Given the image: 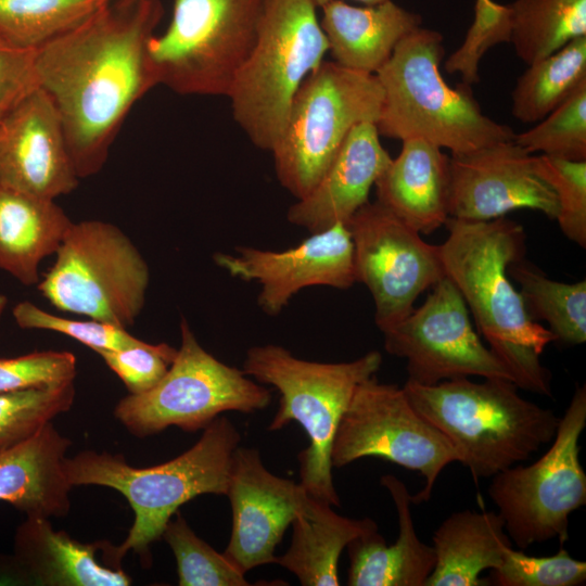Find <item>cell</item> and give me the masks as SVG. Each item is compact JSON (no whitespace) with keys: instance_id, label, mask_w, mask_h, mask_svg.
Returning <instances> with one entry per match:
<instances>
[{"instance_id":"obj_11","label":"cell","mask_w":586,"mask_h":586,"mask_svg":"<svg viewBox=\"0 0 586 586\" xmlns=\"http://www.w3.org/2000/svg\"><path fill=\"white\" fill-rule=\"evenodd\" d=\"M180 333V347L161 381L145 393L127 395L115 407L116 419L132 435H155L169 426L195 432L222 412L251 413L270 404V391L206 352L184 318Z\"/></svg>"},{"instance_id":"obj_9","label":"cell","mask_w":586,"mask_h":586,"mask_svg":"<svg viewBox=\"0 0 586 586\" xmlns=\"http://www.w3.org/2000/svg\"><path fill=\"white\" fill-rule=\"evenodd\" d=\"M265 0H174L148 44L155 85L182 95L227 97L257 37Z\"/></svg>"},{"instance_id":"obj_26","label":"cell","mask_w":586,"mask_h":586,"mask_svg":"<svg viewBox=\"0 0 586 586\" xmlns=\"http://www.w3.org/2000/svg\"><path fill=\"white\" fill-rule=\"evenodd\" d=\"M72 222L55 200L0 184V269L37 285L40 263L55 254Z\"/></svg>"},{"instance_id":"obj_10","label":"cell","mask_w":586,"mask_h":586,"mask_svg":"<svg viewBox=\"0 0 586 586\" xmlns=\"http://www.w3.org/2000/svg\"><path fill=\"white\" fill-rule=\"evenodd\" d=\"M149 267L130 239L102 220L72 222L37 289L55 308L123 328L141 313Z\"/></svg>"},{"instance_id":"obj_37","label":"cell","mask_w":586,"mask_h":586,"mask_svg":"<svg viewBox=\"0 0 586 586\" xmlns=\"http://www.w3.org/2000/svg\"><path fill=\"white\" fill-rule=\"evenodd\" d=\"M535 168L556 193L557 221L563 234L586 247V161L534 156Z\"/></svg>"},{"instance_id":"obj_38","label":"cell","mask_w":586,"mask_h":586,"mask_svg":"<svg viewBox=\"0 0 586 586\" xmlns=\"http://www.w3.org/2000/svg\"><path fill=\"white\" fill-rule=\"evenodd\" d=\"M511 20L509 5L493 0H476L474 20L462 43L445 60L449 74H460L466 85L480 81L479 65L494 46L510 42Z\"/></svg>"},{"instance_id":"obj_30","label":"cell","mask_w":586,"mask_h":586,"mask_svg":"<svg viewBox=\"0 0 586 586\" xmlns=\"http://www.w3.org/2000/svg\"><path fill=\"white\" fill-rule=\"evenodd\" d=\"M510 42L527 65L586 36V0H515Z\"/></svg>"},{"instance_id":"obj_8","label":"cell","mask_w":586,"mask_h":586,"mask_svg":"<svg viewBox=\"0 0 586 586\" xmlns=\"http://www.w3.org/2000/svg\"><path fill=\"white\" fill-rule=\"evenodd\" d=\"M383 90L374 74L323 61L298 88L270 151L281 186L296 200L319 182L348 132L378 122Z\"/></svg>"},{"instance_id":"obj_4","label":"cell","mask_w":586,"mask_h":586,"mask_svg":"<svg viewBox=\"0 0 586 586\" xmlns=\"http://www.w3.org/2000/svg\"><path fill=\"white\" fill-rule=\"evenodd\" d=\"M403 388L416 411L448 438L475 482L530 459L553 440L560 422L506 379L459 378L434 385L407 380Z\"/></svg>"},{"instance_id":"obj_35","label":"cell","mask_w":586,"mask_h":586,"mask_svg":"<svg viewBox=\"0 0 586 586\" xmlns=\"http://www.w3.org/2000/svg\"><path fill=\"white\" fill-rule=\"evenodd\" d=\"M75 394L74 382L0 393V449L26 440L58 415L69 410Z\"/></svg>"},{"instance_id":"obj_34","label":"cell","mask_w":586,"mask_h":586,"mask_svg":"<svg viewBox=\"0 0 586 586\" xmlns=\"http://www.w3.org/2000/svg\"><path fill=\"white\" fill-rule=\"evenodd\" d=\"M513 141L530 154L586 161V84Z\"/></svg>"},{"instance_id":"obj_6","label":"cell","mask_w":586,"mask_h":586,"mask_svg":"<svg viewBox=\"0 0 586 586\" xmlns=\"http://www.w3.org/2000/svg\"><path fill=\"white\" fill-rule=\"evenodd\" d=\"M382 355L372 351L346 362L300 359L286 348L267 344L251 347L243 371L256 381L275 386L281 397L268 430L297 422L309 445L297 458L301 484L307 493L331 506H341L332 475L331 449L340 420L356 387L375 374Z\"/></svg>"},{"instance_id":"obj_1","label":"cell","mask_w":586,"mask_h":586,"mask_svg":"<svg viewBox=\"0 0 586 586\" xmlns=\"http://www.w3.org/2000/svg\"><path fill=\"white\" fill-rule=\"evenodd\" d=\"M163 15L161 0H111L36 51L38 86L80 179L103 168L132 106L156 86L148 44Z\"/></svg>"},{"instance_id":"obj_28","label":"cell","mask_w":586,"mask_h":586,"mask_svg":"<svg viewBox=\"0 0 586 586\" xmlns=\"http://www.w3.org/2000/svg\"><path fill=\"white\" fill-rule=\"evenodd\" d=\"M288 550L276 563L293 573L304 586H337L339 560L343 549L356 537L377 531L369 518L351 519L332 506L309 495L292 521Z\"/></svg>"},{"instance_id":"obj_5","label":"cell","mask_w":586,"mask_h":586,"mask_svg":"<svg viewBox=\"0 0 586 586\" xmlns=\"http://www.w3.org/2000/svg\"><path fill=\"white\" fill-rule=\"evenodd\" d=\"M442 34L418 27L396 46L374 74L383 90L380 136L423 139L451 154H466L513 140L514 131L486 116L469 85L449 87L440 64Z\"/></svg>"},{"instance_id":"obj_42","label":"cell","mask_w":586,"mask_h":586,"mask_svg":"<svg viewBox=\"0 0 586 586\" xmlns=\"http://www.w3.org/2000/svg\"><path fill=\"white\" fill-rule=\"evenodd\" d=\"M36 50L20 47L0 34V118L38 86Z\"/></svg>"},{"instance_id":"obj_3","label":"cell","mask_w":586,"mask_h":586,"mask_svg":"<svg viewBox=\"0 0 586 586\" xmlns=\"http://www.w3.org/2000/svg\"><path fill=\"white\" fill-rule=\"evenodd\" d=\"M240 442L235 425L219 416L191 448L154 467H131L120 455L94 450L66 457L65 472L72 486L114 488L133 511V523L119 546L102 542L105 563L118 568L130 550L146 561L150 545L162 538L166 524L183 504L200 495H226L232 456Z\"/></svg>"},{"instance_id":"obj_36","label":"cell","mask_w":586,"mask_h":586,"mask_svg":"<svg viewBox=\"0 0 586 586\" xmlns=\"http://www.w3.org/2000/svg\"><path fill=\"white\" fill-rule=\"evenodd\" d=\"M491 571V581L498 586H578L586 581V562L572 558L562 547L549 557L528 556L509 547Z\"/></svg>"},{"instance_id":"obj_33","label":"cell","mask_w":586,"mask_h":586,"mask_svg":"<svg viewBox=\"0 0 586 586\" xmlns=\"http://www.w3.org/2000/svg\"><path fill=\"white\" fill-rule=\"evenodd\" d=\"M166 524L162 538L169 545L177 562L180 586H249L245 573L224 553L201 539L177 511Z\"/></svg>"},{"instance_id":"obj_16","label":"cell","mask_w":586,"mask_h":586,"mask_svg":"<svg viewBox=\"0 0 586 586\" xmlns=\"http://www.w3.org/2000/svg\"><path fill=\"white\" fill-rule=\"evenodd\" d=\"M532 209L556 219L555 191L535 168L534 155L513 140L449 156V218L487 221Z\"/></svg>"},{"instance_id":"obj_27","label":"cell","mask_w":586,"mask_h":586,"mask_svg":"<svg viewBox=\"0 0 586 586\" xmlns=\"http://www.w3.org/2000/svg\"><path fill=\"white\" fill-rule=\"evenodd\" d=\"M435 566L424 586H481L485 570L499 565L512 547L495 511L462 510L448 515L432 537Z\"/></svg>"},{"instance_id":"obj_41","label":"cell","mask_w":586,"mask_h":586,"mask_svg":"<svg viewBox=\"0 0 586 586\" xmlns=\"http://www.w3.org/2000/svg\"><path fill=\"white\" fill-rule=\"evenodd\" d=\"M106 366L124 382L129 394H142L154 387L174 361L177 349L160 343L95 352Z\"/></svg>"},{"instance_id":"obj_25","label":"cell","mask_w":586,"mask_h":586,"mask_svg":"<svg viewBox=\"0 0 586 586\" xmlns=\"http://www.w3.org/2000/svg\"><path fill=\"white\" fill-rule=\"evenodd\" d=\"M321 10L320 26L333 62L366 74H375L399 41L421 25L419 14L392 0L365 7L331 0Z\"/></svg>"},{"instance_id":"obj_39","label":"cell","mask_w":586,"mask_h":586,"mask_svg":"<svg viewBox=\"0 0 586 586\" xmlns=\"http://www.w3.org/2000/svg\"><path fill=\"white\" fill-rule=\"evenodd\" d=\"M12 315L22 329L50 330L65 334L94 352L117 351L139 345L141 341L126 328L94 319L75 320L50 314L31 302L17 303Z\"/></svg>"},{"instance_id":"obj_21","label":"cell","mask_w":586,"mask_h":586,"mask_svg":"<svg viewBox=\"0 0 586 586\" xmlns=\"http://www.w3.org/2000/svg\"><path fill=\"white\" fill-rule=\"evenodd\" d=\"M71 444L48 422L26 440L0 449V500L26 518L66 515L73 487L65 472Z\"/></svg>"},{"instance_id":"obj_17","label":"cell","mask_w":586,"mask_h":586,"mask_svg":"<svg viewBox=\"0 0 586 586\" xmlns=\"http://www.w3.org/2000/svg\"><path fill=\"white\" fill-rule=\"evenodd\" d=\"M226 496L232 524L224 555L243 573L276 563V547L309 497L306 488L271 473L259 450L238 446Z\"/></svg>"},{"instance_id":"obj_43","label":"cell","mask_w":586,"mask_h":586,"mask_svg":"<svg viewBox=\"0 0 586 586\" xmlns=\"http://www.w3.org/2000/svg\"><path fill=\"white\" fill-rule=\"evenodd\" d=\"M311 1L316 8H321L323 4H326L327 2L331 0H311ZM356 1L365 3L366 5H372V4L384 2L386 0H356Z\"/></svg>"},{"instance_id":"obj_12","label":"cell","mask_w":586,"mask_h":586,"mask_svg":"<svg viewBox=\"0 0 586 586\" xmlns=\"http://www.w3.org/2000/svg\"><path fill=\"white\" fill-rule=\"evenodd\" d=\"M586 426V388L578 386L549 448L528 466H512L492 476L488 495L521 550L535 543L569 538L570 514L586 504V473L579 437Z\"/></svg>"},{"instance_id":"obj_23","label":"cell","mask_w":586,"mask_h":586,"mask_svg":"<svg viewBox=\"0 0 586 586\" xmlns=\"http://www.w3.org/2000/svg\"><path fill=\"white\" fill-rule=\"evenodd\" d=\"M402 142L374 184L377 201L417 232L430 234L449 218V156L423 139Z\"/></svg>"},{"instance_id":"obj_44","label":"cell","mask_w":586,"mask_h":586,"mask_svg":"<svg viewBox=\"0 0 586 586\" xmlns=\"http://www.w3.org/2000/svg\"><path fill=\"white\" fill-rule=\"evenodd\" d=\"M7 305H8V297L4 294L0 293V318L3 315L7 308Z\"/></svg>"},{"instance_id":"obj_14","label":"cell","mask_w":586,"mask_h":586,"mask_svg":"<svg viewBox=\"0 0 586 586\" xmlns=\"http://www.w3.org/2000/svg\"><path fill=\"white\" fill-rule=\"evenodd\" d=\"M356 282L374 302L381 332L412 310L421 293L445 277L438 245L426 243L379 201L362 205L347 221Z\"/></svg>"},{"instance_id":"obj_18","label":"cell","mask_w":586,"mask_h":586,"mask_svg":"<svg viewBox=\"0 0 586 586\" xmlns=\"http://www.w3.org/2000/svg\"><path fill=\"white\" fill-rule=\"evenodd\" d=\"M214 260L232 277L258 281V305L272 316L306 286L347 289L356 282L353 242L344 224L311 233L281 252L241 246L234 255L216 253Z\"/></svg>"},{"instance_id":"obj_15","label":"cell","mask_w":586,"mask_h":586,"mask_svg":"<svg viewBox=\"0 0 586 586\" xmlns=\"http://www.w3.org/2000/svg\"><path fill=\"white\" fill-rule=\"evenodd\" d=\"M382 333L385 351L406 360L408 381L434 385L481 377L513 382L506 366L481 341L461 293L446 276L432 286L421 306Z\"/></svg>"},{"instance_id":"obj_22","label":"cell","mask_w":586,"mask_h":586,"mask_svg":"<svg viewBox=\"0 0 586 586\" xmlns=\"http://www.w3.org/2000/svg\"><path fill=\"white\" fill-rule=\"evenodd\" d=\"M101 544H84L54 531L49 519L26 518L14 536L13 572L21 581L46 586L130 585L125 571L97 559Z\"/></svg>"},{"instance_id":"obj_24","label":"cell","mask_w":586,"mask_h":586,"mask_svg":"<svg viewBox=\"0 0 586 586\" xmlns=\"http://www.w3.org/2000/svg\"><path fill=\"white\" fill-rule=\"evenodd\" d=\"M395 505L398 536L386 545L379 531L360 535L347 546L349 586H424L435 566L432 546L419 538L410 511L406 485L393 474L381 476Z\"/></svg>"},{"instance_id":"obj_29","label":"cell","mask_w":586,"mask_h":586,"mask_svg":"<svg viewBox=\"0 0 586 586\" xmlns=\"http://www.w3.org/2000/svg\"><path fill=\"white\" fill-rule=\"evenodd\" d=\"M586 84V36L537 60L518 78L511 92V114L537 123Z\"/></svg>"},{"instance_id":"obj_32","label":"cell","mask_w":586,"mask_h":586,"mask_svg":"<svg viewBox=\"0 0 586 586\" xmlns=\"http://www.w3.org/2000/svg\"><path fill=\"white\" fill-rule=\"evenodd\" d=\"M111 0H0V34L38 50Z\"/></svg>"},{"instance_id":"obj_31","label":"cell","mask_w":586,"mask_h":586,"mask_svg":"<svg viewBox=\"0 0 586 586\" xmlns=\"http://www.w3.org/2000/svg\"><path fill=\"white\" fill-rule=\"evenodd\" d=\"M520 285L526 310L534 320H545L555 341L579 345L586 341V281L565 283L549 279L524 258L508 267Z\"/></svg>"},{"instance_id":"obj_2","label":"cell","mask_w":586,"mask_h":586,"mask_svg":"<svg viewBox=\"0 0 586 586\" xmlns=\"http://www.w3.org/2000/svg\"><path fill=\"white\" fill-rule=\"evenodd\" d=\"M446 225L448 237L438 245L444 272L461 293L477 330L519 388L551 396V373L540 355L555 336L531 317L508 275V267L524 258L522 225L506 217L448 218Z\"/></svg>"},{"instance_id":"obj_20","label":"cell","mask_w":586,"mask_h":586,"mask_svg":"<svg viewBox=\"0 0 586 586\" xmlns=\"http://www.w3.org/2000/svg\"><path fill=\"white\" fill-rule=\"evenodd\" d=\"M391 161L377 124L356 125L315 188L289 208L288 220L311 233L346 225L369 202L370 189Z\"/></svg>"},{"instance_id":"obj_7","label":"cell","mask_w":586,"mask_h":586,"mask_svg":"<svg viewBox=\"0 0 586 586\" xmlns=\"http://www.w3.org/2000/svg\"><path fill=\"white\" fill-rule=\"evenodd\" d=\"M316 9L311 0H265L256 41L227 94L256 148L272 150L298 88L329 50Z\"/></svg>"},{"instance_id":"obj_19","label":"cell","mask_w":586,"mask_h":586,"mask_svg":"<svg viewBox=\"0 0 586 586\" xmlns=\"http://www.w3.org/2000/svg\"><path fill=\"white\" fill-rule=\"evenodd\" d=\"M79 179L60 115L37 87L0 118V184L55 200Z\"/></svg>"},{"instance_id":"obj_40","label":"cell","mask_w":586,"mask_h":586,"mask_svg":"<svg viewBox=\"0 0 586 586\" xmlns=\"http://www.w3.org/2000/svg\"><path fill=\"white\" fill-rule=\"evenodd\" d=\"M76 365L71 352L43 351L13 358L0 357V393L72 383Z\"/></svg>"},{"instance_id":"obj_13","label":"cell","mask_w":586,"mask_h":586,"mask_svg":"<svg viewBox=\"0 0 586 586\" xmlns=\"http://www.w3.org/2000/svg\"><path fill=\"white\" fill-rule=\"evenodd\" d=\"M370 456L424 477V486L410 495L413 505L428 501L441 472L458 462L448 438L416 411L404 388L379 382L375 374L356 387L337 425L331 462L342 468Z\"/></svg>"}]
</instances>
